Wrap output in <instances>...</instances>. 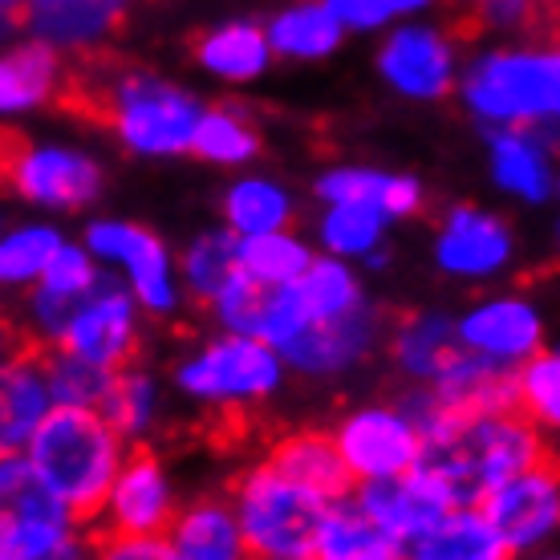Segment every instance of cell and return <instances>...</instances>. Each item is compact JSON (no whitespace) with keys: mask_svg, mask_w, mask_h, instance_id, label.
<instances>
[{"mask_svg":"<svg viewBox=\"0 0 560 560\" xmlns=\"http://www.w3.org/2000/svg\"><path fill=\"white\" fill-rule=\"evenodd\" d=\"M410 422L422 434V459L431 471L443 476L455 504H479L495 483L528 471L536 463H548V431L528 422L520 410H495V415H439L431 394L415 390L407 402Z\"/></svg>","mask_w":560,"mask_h":560,"instance_id":"6da1fadb","label":"cell"},{"mask_svg":"<svg viewBox=\"0 0 560 560\" xmlns=\"http://www.w3.org/2000/svg\"><path fill=\"white\" fill-rule=\"evenodd\" d=\"M130 443L102 419V410L54 407L21 451L42 483L82 524H94Z\"/></svg>","mask_w":560,"mask_h":560,"instance_id":"7a4b0ae2","label":"cell"},{"mask_svg":"<svg viewBox=\"0 0 560 560\" xmlns=\"http://www.w3.org/2000/svg\"><path fill=\"white\" fill-rule=\"evenodd\" d=\"M455 90L488 130H552L560 114L557 45H491L459 66Z\"/></svg>","mask_w":560,"mask_h":560,"instance_id":"3957f363","label":"cell"},{"mask_svg":"<svg viewBox=\"0 0 560 560\" xmlns=\"http://www.w3.org/2000/svg\"><path fill=\"white\" fill-rule=\"evenodd\" d=\"M90 110L110 122V130L130 154L175 159L191 151L203 102L159 73L127 70L102 82V90L90 98Z\"/></svg>","mask_w":560,"mask_h":560,"instance_id":"277c9868","label":"cell"},{"mask_svg":"<svg viewBox=\"0 0 560 560\" xmlns=\"http://www.w3.org/2000/svg\"><path fill=\"white\" fill-rule=\"evenodd\" d=\"M94 533L45 488L25 455H0V560H90Z\"/></svg>","mask_w":560,"mask_h":560,"instance_id":"5b68a950","label":"cell"},{"mask_svg":"<svg viewBox=\"0 0 560 560\" xmlns=\"http://www.w3.org/2000/svg\"><path fill=\"white\" fill-rule=\"evenodd\" d=\"M289 370L280 353L248 334H220L187 353L175 365V386L183 398L208 410H248L268 402L284 386Z\"/></svg>","mask_w":560,"mask_h":560,"instance_id":"8992f818","label":"cell"},{"mask_svg":"<svg viewBox=\"0 0 560 560\" xmlns=\"http://www.w3.org/2000/svg\"><path fill=\"white\" fill-rule=\"evenodd\" d=\"M228 504L236 512V524L240 533H244V545H248L253 560L313 557L322 520L329 512V500L289 483L265 459L236 479Z\"/></svg>","mask_w":560,"mask_h":560,"instance_id":"52a82bcc","label":"cell"},{"mask_svg":"<svg viewBox=\"0 0 560 560\" xmlns=\"http://www.w3.org/2000/svg\"><path fill=\"white\" fill-rule=\"evenodd\" d=\"M85 253L110 272L142 313L151 317H171L183 305V284L175 272V256L151 228L118 220V215H102L85 224Z\"/></svg>","mask_w":560,"mask_h":560,"instance_id":"ba28073f","label":"cell"},{"mask_svg":"<svg viewBox=\"0 0 560 560\" xmlns=\"http://www.w3.org/2000/svg\"><path fill=\"white\" fill-rule=\"evenodd\" d=\"M0 175L25 203L42 211H82L98 203L106 187V171L98 159L61 142H33L4 151Z\"/></svg>","mask_w":560,"mask_h":560,"instance_id":"9c48e42d","label":"cell"},{"mask_svg":"<svg viewBox=\"0 0 560 560\" xmlns=\"http://www.w3.org/2000/svg\"><path fill=\"white\" fill-rule=\"evenodd\" d=\"M142 341V308L135 296L106 272L94 293H85L70 308V317L57 334V350L78 353L85 362L102 365V370H122L135 362Z\"/></svg>","mask_w":560,"mask_h":560,"instance_id":"30bf717a","label":"cell"},{"mask_svg":"<svg viewBox=\"0 0 560 560\" xmlns=\"http://www.w3.org/2000/svg\"><path fill=\"white\" fill-rule=\"evenodd\" d=\"M337 455L353 483H378L410 471L422 459V434L402 407H358L337 422Z\"/></svg>","mask_w":560,"mask_h":560,"instance_id":"8fae6325","label":"cell"},{"mask_svg":"<svg viewBox=\"0 0 560 560\" xmlns=\"http://www.w3.org/2000/svg\"><path fill=\"white\" fill-rule=\"evenodd\" d=\"M476 508L483 512V520L495 528V536L504 540V548L512 557L540 552L560 528L557 467H552V459L536 463L528 471H520V476L495 483Z\"/></svg>","mask_w":560,"mask_h":560,"instance_id":"7c38bea8","label":"cell"},{"mask_svg":"<svg viewBox=\"0 0 560 560\" xmlns=\"http://www.w3.org/2000/svg\"><path fill=\"white\" fill-rule=\"evenodd\" d=\"M378 73L398 98L443 102L459 82L455 37L422 21H402L386 28V42L378 49Z\"/></svg>","mask_w":560,"mask_h":560,"instance_id":"4fadbf2b","label":"cell"},{"mask_svg":"<svg viewBox=\"0 0 560 560\" xmlns=\"http://www.w3.org/2000/svg\"><path fill=\"white\" fill-rule=\"evenodd\" d=\"M455 337L479 362L516 370L545 350V313L520 293H491L455 317Z\"/></svg>","mask_w":560,"mask_h":560,"instance_id":"5bb4252c","label":"cell"},{"mask_svg":"<svg viewBox=\"0 0 560 560\" xmlns=\"http://www.w3.org/2000/svg\"><path fill=\"white\" fill-rule=\"evenodd\" d=\"M382 334H386V317L370 301H362L350 313H337L329 322H313L305 329H296L277 353L284 370H293V374L337 378L346 370H358L370 353L378 350Z\"/></svg>","mask_w":560,"mask_h":560,"instance_id":"9a60e30c","label":"cell"},{"mask_svg":"<svg viewBox=\"0 0 560 560\" xmlns=\"http://www.w3.org/2000/svg\"><path fill=\"white\" fill-rule=\"evenodd\" d=\"M175 512L179 495L163 459L151 451H127L94 524H102V536H159Z\"/></svg>","mask_w":560,"mask_h":560,"instance_id":"2e32d148","label":"cell"},{"mask_svg":"<svg viewBox=\"0 0 560 560\" xmlns=\"http://www.w3.org/2000/svg\"><path fill=\"white\" fill-rule=\"evenodd\" d=\"M353 508L362 512L374 528L394 536L398 545H410L419 533H427L434 520L455 508V495L443 483L439 471H431L427 463H415L410 471L394 479H378V483H358L350 491Z\"/></svg>","mask_w":560,"mask_h":560,"instance_id":"e0dca14e","label":"cell"},{"mask_svg":"<svg viewBox=\"0 0 560 560\" xmlns=\"http://www.w3.org/2000/svg\"><path fill=\"white\" fill-rule=\"evenodd\" d=\"M516 256V236L495 211L459 203L434 232V265L455 280H495Z\"/></svg>","mask_w":560,"mask_h":560,"instance_id":"ac0fdd59","label":"cell"},{"mask_svg":"<svg viewBox=\"0 0 560 560\" xmlns=\"http://www.w3.org/2000/svg\"><path fill=\"white\" fill-rule=\"evenodd\" d=\"M106 277L102 265L85 253L82 240H66L54 253L49 268L42 272V280L28 289V305H25V341L28 346H54L61 325L70 317V308L82 301L85 293L98 289V280Z\"/></svg>","mask_w":560,"mask_h":560,"instance_id":"d6986e66","label":"cell"},{"mask_svg":"<svg viewBox=\"0 0 560 560\" xmlns=\"http://www.w3.org/2000/svg\"><path fill=\"white\" fill-rule=\"evenodd\" d=\"M552 130H491L488 171L504 196L540 208L557 196V159H552Z\"/></svg>","mask_w":560,"mask_h":560,"instance_id":"ffe728a7","label":"cell"},{"mask_svg":"<svg viewBox=\"0 0 560 560\" xmlns=\"http://www.w3.org/2000/svg\"><path fill=\"white\" fill-rule=\"evenodd\" d=\"M130 0H28L21 9L28 37L54 54H85L122 25Z\"/></svg>","mask_w":560,"mask_h":560,"instance_id":"44dd1931","label":"cell"},{"mask_svg":"<svg viewBox=\"0 0 560 560\" xmlns=\"http://www.w3.org/2000/svg\"><path fill=\"white\" fill-rule=\"evenodd\" d=\"M54 410L37 346H21L0 362V455H21Z\"/></svg>","mask_w":560,"mask_h":560,"instance_id":"7402d4cb","label":"cell"},{"mask_svg":"<svg viewBox=\"0 0 560 560\" xmlns=\"http://www.w3.org/2000/svg\"><path fill=\"white\" fill-rule=\"evenodd\" d=\"M265 463L277 476H284L289 483H296V488L313 491V495H322L329 504L346 500L353 491V479H350V471H346L341 455H337L329 431L284 434V439L272 443Z\"/></svg>","mask_w":560,"mask_h":560,"instance_id":"603a6c76","label":"cell"},{"mask_svg":"<svg viewBox=\"0 0 560 560\" xmlns=\"http://www.w3.org/2000/svg\"><path fill=\"white\" fill-rule=\"evenodd\" d=\"M322 203H358L386 215V220H407L422 208V183L415 175L378 167H334L317 179Z\"/></svg>","mask_w":560,"mask_h":560,"instance_id":"cb8c5ba5","label":"cell"},{"mask_svg":"<svg viewBox=\"0 0 560 560\" xmlns=\"http://www.w3.org/2000/svg\"><path fill=\"white\" fill-rule=\"evenodd\" d=\"M66 85L61 54L42 42H21L0 54V118H21L49 106Z\"/></svg>","mask_w":560,"mask_h":560,"instance_id":"d4e9b609","label":"cell"},{"mask_svg":"<svg viewBox=\"0 0 560 560\" xmlns=\"http://www.w3.org/2000/svg\"><path fill=\"white\" fill-rule=\"evenodd\" d=\"M167 540L187 560H253L236 524V512L220 495L183 504L167 524Z\"/></svg>","mask_w":560,"mask_h":560,"instance_id":"484cf974","label":"cell"},{"mask_svg":"<svg viewBox=\"0 0 560 560\" xmlns=\"http://www.w3.org/2000/svg\"><path fill=\"white\" fill-rule=\"evenodd\" d=\"M407 560H512L476 504H455L434 520L427 533L402 545Z\"/></svg>","mask_w":560,"mask_h":560,"instance_id":"4316f807","label":"cell"},{"mask_svg":"<svg viewBox=\"0 0 560 560\" xmlns=\"http://www.w3.org/2000/svg\"><path fill=\"white\" fill-rule=\"evenodd\" d=\"M390 353L394 365L410 382L431 386L463 353L459 337H455V317H447V313H415L407 322H398L390 334Z\"/></svg>","mask_w":560,"mask_h":560,"instance_id":"83f0119b","label":"cell"},{"mask_svg":"<svg viewBox=\"0 0 560 560\" xmlns=\"http://www.w3.org/2000/svg\"><path fill=\"white\" fill-rule=\"evenodd\" d=\"M199 66L232 85H248L256 78H265L272 66V49H268L265 25L253 21H228V25L208 28L196 42Z\"/></svg>","mask_w":560,"mask_h":560,"instance_id":"f1b7e54d","label":"cell"},{"mask_svg":"<svg viewBox=\"0 0 560 560\" xmlns=\"http://www.w3.org/2000/svg\"><path fill=\"white\" fill-rule=\"evenodd\" d=\"M268 49L272 57L289 61H322L346 42V28L329 9V0H296L289 9H280L265 25Z\"/></svg>","mask_w":560,"mask_h":560,"instance_id":"f546056e","label":"cell"},{"mask_svg":"<svg viewBox=\"0 0 560 560\" xmlns=\"http://www.w3.org/2000/svg\"><path fill=\"white\" fill-rule=\"evenodd\" d=\"M289 296L296 305V317H301V329L313 322H329L337 313H350L353 305L365 301L362 277L350 260H337V256L313 253L308 268L289 284Z\"/></svg>","mask_w":560,"mask_h":560,"instance_id":"4dcf8cb0","label":"cell"},{"mask_svg":"<svg viewBox=\"0 0 560 560\" xmlns=\"http://www.w3.org/2000/svg\"><path fill=\"white\" fill-rule=\"evenodd\" d=\"M224 228L236 240L268 236V232H284L293 224V196L289 187L265 175H240L224 191Z\"/></svg>","mask_w":560,"mask_h":560,"instance_id":"1f68e13d","label":"cell"},{"mask_svg":"<svg viewBox=\"0 0 560 560\" xmlns=\"http://www.w3.org/2000/svg\"><path fill=\"white\" fill-rule=\"evenodd\" d=\"M313 560H407V552L394 536L374 528L346 495L325 512L317 545H313Z\"/></svg>","mask_w":560,"mask_h":560,"instance_id":"d6a6232c","label":"cell"},{"mask_svg":"<svg viewBox=\"0 0 560 560\" xmlns=\"http://www.w3.org/2000/svg\"><path fill=\"white\" fill-rule=\"evenodd\" d=\"M98 410L127 443H139L163 419V386H159L151 370H139V365L130 362L122 370H114L110 390H106Z\"/></svg>","mask_w":560,"mask_h":560,"instance_id":"836d02e7","label":"cell"},{"mask_svg":"<svg viewBox=\"0 0 560 560\" xmlns=\"http://www.w3.org/2000/svg\"><path fill=\"white\" fill-rule=\"evenodd\" d=\"M175 272H179L183 293L211 305V301L240 277V240L232 236L228 228L199 232V236L183 248L179 260H175Z\"/></svg>","mask_w":560,"mask_h":560,"instance_id":"e575fe53","label":"cell"},{"mask_svg":"<svg viewBox=\"0 0 560 560\" xmlns=\"http://www.w3.org/2000/svg\"><path fill=\"white\" fill-rule=\"evenodd\" d=\"M66 240L70 236L49 220L4 224L0 228V289H13V293L33 289Z\"/></svg>","mask_w":560,"mask_h":560,"instance_id":"d590c367","label":"cell"},{"mask_svg":"<svg viewBox=\"0 0 560 560\" xmlns=\"http://www.w3.org/2000/svg\"><path fill=\"white\" fill-rule=\"evenodd\" d=\"M187 154H199L211 167H248L260 154V130L236 106H203Z\"/></svg>","mask_w":560,"mask_h":560,"instance_id":"8d00e7d4","label":"cell"},{"mask_svg":"<svg viewBox=\"0 0 560 560\" xmlns=\"http://www.w3.org/2000/svg\"><path fill=\"white\" fill-rule=\"evenodd\" d=\"M386 232H390V220L370 208H358V203H325L322 215H317V244H322V253L337 256V260H350V265L382 253L386 248Z\"/></svg>","mask_w":560,"mask_h":560,"instance_id":"74e56055","label":"cell"},{"mask_svg":"<svg viewBox=\"0 0 560 560\" xmlns=\"http://www.w3.org/2000/svg\"><path fill=\"white\" fill-rule=\"evenodd\" d=\"M313 260V248L305 240L293 236L289 228L284 232H268V236L240 240V272L260 284V289H284L293 284Z\"/></svg>","mask_w":560,"mask_h":560,"instance_id":"f35d334b","label":"cell"},{"mask_svg":"<svg viewBox=\"0 0 560 560\" xmlns=\"http://www.w3.org/2000/svg\"><path fill=\"white\" fill-rule=\"evenodd\" d=\"M42 365H45V386H49L54 407L98 410L114 378V370H102V365L85 362L78 353L57 350V346H45Z\"/></svg>","mask_w":560,"mask_h":560,"instance_id":"ab89813d","label":"cell"},{"mask_svg":"<svg viewBox=\"0 0 560 560\" xmlns=\"http://www.w3.org/2000/svg\"><path fill=\"white\" fill-rule=\"evenodd\" d=\"M512 407L540 431L560 427V358L552 350L533 353L512 370Z\"/></svg>","mask_w":560,"mask_h":560,"instance_id":"60d3db41","label":"cell"},{"mask_svg":"<svg viewBox=\"0 0 560 560\" xmlns=\"http://www.w3.org/2000/svg\"><path fill=\"white\" fill-rule=\"evenodd\" d=\"M434 0H329L346 33H386V28L415 21Z\"/></svg>","mask_w":560,"mask_h":560,"instance_id":"b9f144b4","label":"cell"},{"mask_svg":"<svg viewBox=\"0 0 560 560\" xmlns=\"http://www.w3.org/2000/svg\"><path fill=\"white\" fill-rule=\"evenodd\" d=\"M90 560H187L171 545L167 533L159 536H94Z\"/></svg>","mask_w":560,"mask_h":560,"instance_id":"7bdbcfd3","label":"cell"},{"mask_svg":"<svg viewBox=\"0 0 560 560\" xmlns=\"http://www.w3.org/2000/svg\"><path fill=\"white\" fill-rule=\"evenodd\" d=\"M479 25L500 28V33H520L533 28L545 13V0H467Z\"/></svg>","mask_w":560,"mask_h":560,"instance_id":"ee69618b","label":"cell"},{"mask_svg":"<svg viewBox=\"0 0 560 560\" xmlns=\"http://www.w3.org/2000/svg\"><path fill=\"white\" fill-rule=\"evenodd\" d=\"M21 346H25V334H21V329H16V325L9 322L4 313H0V362H4L9 353L21 350Z\"/></svg>","mask_w":560,"mask_h":560,"instance_id":"f6af8a7d","label":"cell"},{"mask_svg":"<svg viewBox=\"0 0 560 560\" xmlns=\"http://www.w3.org/2000/svg\"><path fill=\"white\" fill-rule=\"evenodd\" d=\"M28 0H0V13L4 16H16V21H21V9H25Z\"/></svg>","mask_w":560,"mask_h":560,"instance_id":"bcb514c9","label":"cell"},{"mask_svg":"<svg viewBox=\"0 0 560 560\" xmlns=\"http://www.w3.org/2000/svg\"><path fill=\"white\" fill-rule=\"evenodd\" d=\"M512 560H557L552 552H524V557H512Z\"/></svg>","mask_w":560,"mask_h":560,"instance_id":"7dc6e473","label":"cell"},{"mask_svg":"<svg viewBox=\"0 0 560 560\" xmlns=\"http://www.w3.org/2000/svg\"><path fill=\"white\" fill-rule=\"evenodd\" d=\"M268 560H313V557H268Z\"/></svg>","mask_w":560,"mask_h":560,"instance_id":"c3c4849f","label":"cell"},{"mask_svg":"<svg viewBox=\"0 0 560 560\" xmlns=\"http://www.w3.org/2000/svg\"><path fill=\"white\" fill-rule=\"evenodd\" d=\"M0 228H4V215H0Z\"/></svg>","mask_w":560,"mask_h":560,"instance_id":"681fc988","label":"cell"}]
</instances>
